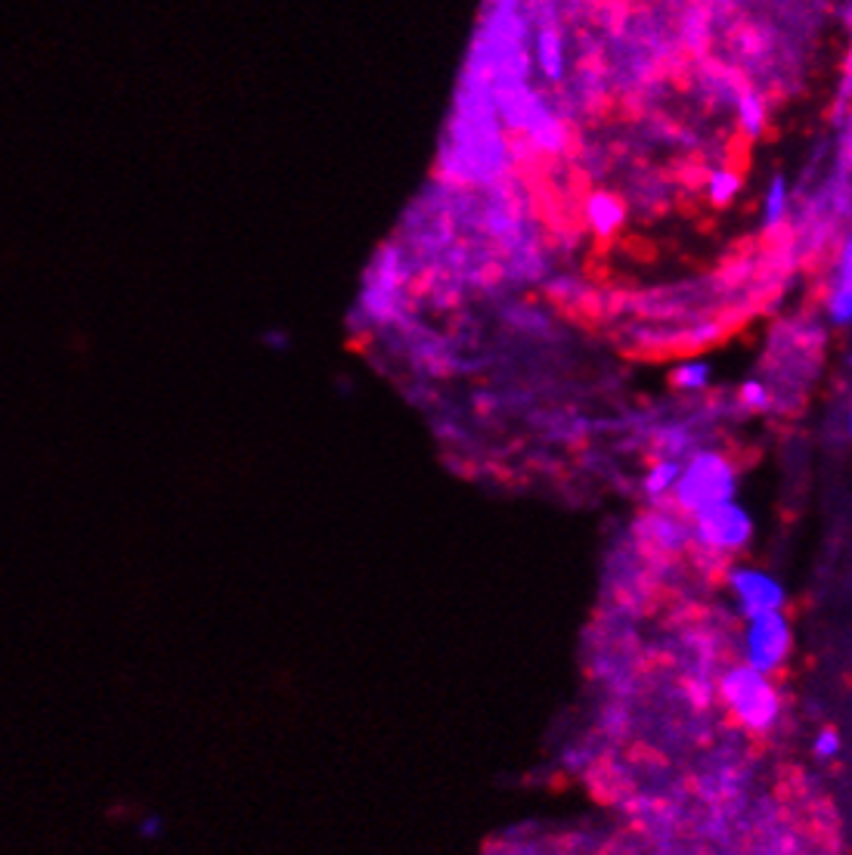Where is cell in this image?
Segmentation results:
<instances>
[{"mask_svg": "<svg viewBox=\"0 0 852 855\" xmlns=\"http://www.w3.org/2000/svg\"><path fill=\"white\" fill-rule=\"evenodd\" d=\"M787 205H791V193H787V180L784 174H775L769 189H766V199H763V220L766 227H778L781 220L787 217Z\"/></svg>", "mask_w": 852, "mask_h": 855, "instance_id": "cell-12", "label": "cell"}, {"mask_svg": "<svg viewBox=\"0 0 852 855\" xmlns=\"http://www.w3.org/2000/svg\"><path fill=\"white\" fill-rule=\"evenodd\" d=\"M741 193V174H735L732 168H716L707 177V199L713 205H732L735 196Z\"/></svg>", "mask_w": 852, "mask_h": 855, "instance_id": "cell-11", "label": "cell"}, {"mask_svg": "<svg viewBox=\"0 0 852 855\" xmlns=\"http://www.w3.org/2000/svg\"><path fill=\"white\" fill-rule=\"evenodd\" d=\"M849 245H843L840 251V264L831 282V292H828V313H831V323L834 326H849L852 320V289H849Z\"/></svg>", "mask_w": 852, "mask_h": 855, "instance_id": "cell-7", "label": "cell"}, {"mask_svg": "<svg viewBox=\"0 0 852 855\" xmlns=\"http://www.w3.org/2000/svg\"><path fill=\"white\" fill-rule=\"evenodd\" d=\"M642 530L651 536V540H654L660 549H679L682 543H688V540H691V530H688L679 518H673V515H660V512L648 515V518L642 521Z\"/></svg>", "mask_w": 852, "mask_h": 855, "instance_id": "cell-9", "label": "cell"}, {"mask_svg": "<svg viewBox=\"0 0 852 855\" xmlns=\"http://www.w3.org/2000/svg\"><path fill=\"white\" fill-rule=\"evenodd\" d=\"M744 620L747 626L741 632V663L772 676L794 651V626L784 611H763Z\"/></svg>", "mask_w": 852, "mask_h": 855, "instance_id": "cell-3", "label": "cell"}, {"mask_svg": "<svg viewBox=\"0 0 852 855\" xmlns=\"http://www.w3.org/2000/svg\"><path fill=\"white\" fill-rule=\"evenodd\" d=\"M840 750H843V741H840V732H834V728H822L812 741V753L818 759H834V756H840Z\"/></svg>", "mask_w": 852, "mask_h": 855, "instance_id": "cell-15", "label": "cell"}, {"mask_svg": "<svg viewBox=\"0 0 852 855\" xmlns=\"http://www.w3.org/2000/svg\"><path fill=\"white\" fill-rule=\"evenodd\" d=\"M691 540L707 552L735 555L741 552L753 536V518L738 499L722 502L716 509H707L691 518Z\"/></svg>", "mask_w": 852, "mask_h": 855, "instance_id": "cell-4", "label": "cell"}, {"mask_svg": "<svg viewBox=\"0 0 852 855\" xmlns=\"http://www.w3.org/2000/svg\"><path fill=\"white\" fill-rule=\"evenodd\" d=\"M735 493H738V468L722 453H713V450L694 453L682 465L679 481L673 487V499L679 505V512H685L688 518L701 515L707 509H716L722 502H732Z\"/></svg>", "mask_w": 852, "mask_h": 855, "instance_id": "cell-1", "label": "cell"}, {"mask_svg": "<svg viewBox=\"0 0 852 855\" xmlns=\"http://www.w3.org/2000/svg\"><path fill=\"white\" fill-rule=\"evenodd\" d=\"M741 403H744L747 409H753V413H763V409H769L772 397H769V391H766L763 382H744V385H741Z\"/></svg>", "mask_w": 852, "mask_h": 855, "instance_id": "cell-16", "label": "cell"}, {"mask_svg": "<svg viewBox=\"0 0 852 855\" xmlns=\"http://www.w3.org/2000/svg\"><path fill=\"white\" fill-rule=\"evenodd\" d=\"M738 118H741V131L750 140H756L766 131V103L756 93H747V97L738 100Z\"/></svg>", "mask_w": 852, "mask_h": 855, "instance_id": "cell-14", "label": "cell"}, {"mask_svg": "<svg viewBox=\"0 0 852 855\" xmlns=\"http://www.w3.org/2000/svg\"><path fill=\"white\" fill-rule=\"evenodd\" d=\"M679 471H682V462H679V459H673V456L657 459V462L648 468L645 481H642L645 496H648L651 502H660V499L673 496V487H676V481H679Z\"/></svg>", "mask_w": 852, "mask_h": 855, "instance_id": "cell-8", "label": "cell"}, {"mask_svg": "<svg viewBox=\"0 0 852 855\" xmlns=\"http://www.w3.org/2000/svg\"><path fill=\"white\" fill-rule=\"evenodd\" d=\"M719 701L747 732H772L781 716L778 688L772 685L766 673L747 667V663H738V667L722 673Z\"/></svg>", "mask_w": 852, "mask_h": 855, "instance_id": "cell-2", "label": "cell"}, {"mask_svg": "<svg viewBox=\"0 0 852 855\" xmlns=\"http://www.w3.org/2000/svg\"><path fill=\"white\" fill-rule=\"evenodd\" d=\"M710 378H713L710 363H704V360H688V363L676 366V372H673V385H676L679 391L694 394V391L710 388Z\"/></svg>", "mask_w": 852, "mask_h": 855, "instance_id": "cell-13", "label": "cell"}, {"mask_svg": "<svg viewBox=\"0 0 852 855\" xmlns=\"http://www.w3.org/2000/svg\"><path fill=\"white\" fill-rule=\"evenodd\" d=\"M536 59H540V69L546 72V78H561L564 75V47L555 31H540L536 38Z\"/></svg>", "mask_w": 852, "mask_h": 855, "instance_id": "cell-10", "label": "cell"}, {"mask_svg": "<svg viewBox=\"0 0 852 855\" xmlns=\"http://www.w3.org/2000/svg\"><path fill=\"white\" fill-rule=\"evenodd\" d=\"M729 589L735 595V605L744 617L763 614V611H784L787 592L778 577L766 574L760 567H732L729 570Z\"/></svg>", "mask_w": 852, "mask_h": 855, "instance_id": "cell-5", "label": "cell"}, {"mask_svg": "<svg viewBox=\"0 0 852 855\" xmlns=\"http://www.w3.org/2000/svg\"><path fill=\"white\" fill-rule=\"evenodd\" d=\"M586 220H589V227H592V233H595L598 239H611V236L623 227L626 211H623V205H620L617 196H611V193H595V196L586 199Z\"/></svg>", "mask_w": 852, "mask_h": 855, "instance_id": "cell-6", "label": "cell"}]
</instances>
